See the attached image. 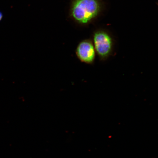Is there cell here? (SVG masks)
I'll return each instance as SVG.
<instances>
[{
	"label": "cell",
	"mask_w": 158,
	"mask_h": 158,
	"mask_svg": "<svg viewBox=\"0 0 158 158\" xmlns=\"http://www.w3.org/2000/svg\"><path fill=\"white\" fill-rule=\"evenodd\" d=\"M102 9V4L100 0H73L70 15L77 22L86 24L95 19Z\"/></svg>",
	"instance_id": "6da1fadb"
},
{
	"label": "cell",
	"mask_w": 158,
	"mask_h": 158,
	"mask_svg": "<svg viewBox=\"0 0 158 158\" xmlns=\"http://www.w3.org/2000/svg\"><path fill=\"white\" fill-rule=\"evenodd\" d=\"M93 44L96 54L101 62H104L114 55V41L105 31L99 30L94 33Z\"/></svg>",
	"instance_id": "7a4b0ae2"
},
{
	"label": "cell",
	"mask_w": 158,
	"mask_h": 158,
	"mask_svg": "<svg viewBox=\"0 0 158 158\" xmlns=\"http://www.w3.org/2000/svg\"><path fill=\"white\" fill-rule=\"evenodd\" d=\"M75 53L81 62L89 65L94 64L96 54L93 43L90 40L81 41L77 46Z\"/></svg>",
	"instance_id": "3957f363"
},
{
	"label": "cell",
	"mask_w": 158,
	"mask_h": 158,
	"mask_svg": "<svg viewBox=\"0 0 158 158\" xmlns=\"http://www.w3.org/2000/svg\"><path fill=\"white\" fill-rule=\"evenodd\" d=\"M3 14L1 11H0V21L3 18Z\"/></svg>",
	"instance_id": "277c9868"
}]
</instances>
